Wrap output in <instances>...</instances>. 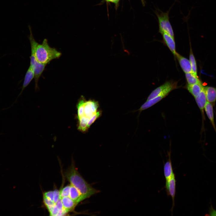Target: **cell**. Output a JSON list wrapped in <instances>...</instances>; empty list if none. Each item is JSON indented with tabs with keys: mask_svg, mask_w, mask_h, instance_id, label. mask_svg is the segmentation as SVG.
<instances>
[{
	"mask_svg": "<svg viewBox=\"0 0 216 216\" xmlns=\"http://www.w3.org/2000/svg\"><path fill=\"white\" fill-rule=\"evenodd\" d=\"M176 57L177 58L180 65L185 73H193L191 64L189 60L177 52Z\"/></svg>",
	"mask_w": 216,
	"mask_h": 216,
	"instance_id": "9c48e42d",
	"label": "cell"
},
{
	"mask_svg": "<svg viewBox=\"0 0 216 216\" xmlns=\"http://www.w3.org/2000/svg\"><path fill=\"white\" fill-rule=\"evenodd\" d=\"M189 59L191 66L192 72L195 75L197 76V68L196 62L195 57H194L193 54L191 46L190 51Z\"/></svg>",
	"mask_w": 216,
	"mask_h": 216,
	"instance_id": "7402d4cb",
	"label": "cell"
},
{
	"mask_svg": "<svg viewBox=\"0 0 216 216\" xmlns=\"http://www.w3.org/2000/svg\"><path fill=\"white\" fill-rule=\"evenodd\" d=\"M101 111L98 110L96 113L94 114L93 116L89 119L87 124V126L88 128L90 127L91 125L97 119L101 116Z\"/></svg>",
	"mask_w": 216,
	"mask_h": 216,
	"instance_id": "cb8c5ba5",
	"label": "cell"
},
{
	"mask_svg": "<svg viewBox=\"0 0 216 216\" xmlns=\"http://www.w3.org/2000/svg\"><path fill=\"white\" fill-rule=\"evenodd\" d=\"M43 196H45L53 202V191H49L44 193Z\"/></svg>",
	"mask_w": 216,
	"mask_h": 216,
	"instance_id": "484cf974",
	"label": "cell"
},
{
	"mask_svg": "<svg viewBox=\"0 0 216 216\" xmlns=\"http://www.w3.org/2000/svg\"><path fill=\"white\" fill-rule=\"evenodd\" d=\"M168 156V160L165 163L164 166V175L166 180L175 174L173 171L170 153L169 154Z\"/></svg>",
	"mask_w": 216,
	"mask_h": 216,
	"instance_id": "5bb4252c",
	"label": "cell"
},
{
	"mask_svg": "<svg viewBox=\"0 0 216 216\" xmlns=\"http://www.w3.org/2000/svg\"><path fill=\"white\" fill-rule=\"evenodd\" d=\"M86 100L84 97L82 96L77 104V118L84 116V108Z\"/></svg>",
	"mask_w": 216,
	"mask_h": 216,
	"instance_id": "d6986e66",
	"label": "cell"
},
{
	"mask_svg": "<svg viewBox=\"0 0 216 216\" xmlns=\"http://www.w3.org/2000/svg\"><path fill=\"white\" fill-rule=\"evenodd\" d=\"M77 119L78 121V129L82 132H86L89 129L87 124L89 119L85 116Z\"/></svg>",
	"mask_w": 216,
	"mask_h": 216,
	"instance_id": "ac0fdd59",
	"label": "cell"
},
{
	"mask_svg": "<svg viewBox=\"0 0 216 216\" xmlns=\"http://www.w3.org/2000/svg\"><path fill=\"white\" fill-rule=\"evenodd\" d=\"M29 40L31 47V55L30 56V66L32 68L34 73L35 89H38V82L41 74L45 69L46 64L39 62L37 60L34 54V48L38 42L34 37H30Z\"/></svg>",
	"mask_w": 216,
	"mask_h": 216,
	"instance_id": "3957f363",
	"label": "cell"
},
{
	"mask_svg": "<svg viewBox=\"0 0 216 216\" xmlns=\"http://www.w3.org/2000/svg\"><path fill=\"white\" fill-rule=\"evenodd\" d=\"M214 105L213 104L207 101L205 107V112L216 132V127L214 117Z\"/></svg>",
	"mask_w": 216,
	"mask_h": 216,
	"instance_id": "8fae6325",
	"label": "cell"
},
{
	"mask_svg": "<svg viewBox=\"0 0 216 216\" xmlns=\"http://www.w3.org/2000/svg\"><path fill=\"white\" fill-rule=\"evenodd\" d=\"M65 176L70 184L79 191L85 200L99 192L98 190L92 187L82 177L73 162L66 172Z\"/></svg>",
	"mask_w": 216,
	"mask_h": 216,
	"instance_id": "6da1fadb",
	"label": "cell"
},
{
	"mask_svg": "<svg viewBox=\"0 0 216 216\" xmlns=\"http://www.w3.org/2000/svg\"><path fill=\"white\" fill-rule=\"evenodd\" d=\"M170 10L164 12L157 10L155 13L158 20L159 32L161 34L164 33H167L174 38L173 28L169 20Z\"/></svg>",
	"mask_w": 216,
	"mask_h": 216,
	"instance_id": "277c9868",
	"label": "cell"
},
{
	"mask_svg": "<svg viewBox=\"0 0 216 216\" xmlns=\"http://www.w3.org/2000/svg\"><path fill=\"white\" fill-rule=\"evenodd\" d=\"M204 87L201 82L191 85L188 84L186 86L187 89L194 98L199 94Z\"/></svg>",
	"mask_w": 216,
	"mask_h": 216,
	"instance_id": "7c38bea8",
	"label": "cell"
},
{
	"mask_svg": "<svg viewBox=\"0 0 216 216\" xmlns=\"http://www.w3.org/2000/svg\"><path fill=\"white\" fill-rule=\"evenodd\" d=\"M61 198L63 207L68 212L74 210L78 204L69 196H65Z\"/></svg>",
	"mask_w": 216,
	"mask_h": 216,
	"instance_id": "2e32d148",
	"label": "cell"
},
{
	"mask_svg": "<svg viewBox=\"0 0 216 216\" xmlns=\"http://www.w3.org/2000/svg\"><path fill=\"white\" fill-rule=\"evenodd\" d=\"M176 183L175 175L170 178L166 180L165 188L167 195L170 196L172 200V206L171 211L172 214L174 207L175 205V198L176 193Z\"/></svg>",
	"mask_w": 216,
	"mask_h": 216,
	"instance_id": "5b68a950",
	"label": "cell"
},
{
	"mask_svg": "<svg viewBox=\"0 0 216 216\" xmlns=\"http://www.w3.org/2000/svg\"><path fill=\"white\" fill-rule=\"evenodd\" d=\"M43 201L44 204L47 209L49 213L52 210L55 204L45 196H43Z\"/></svg>",
	"mask_w": 216,
	"mask_h": 216,
	"instance_id": "603a6c76",
	"label": "cell"
},
{
	"mask_svg": "<svg viewBox=\"0 0 216 216\" xmlns=\"http://www.w3.org/2000/svg\"><path fill=\"white\" fill-rule=\"evenodd\" d=\"M185 76L188 84L191 85L201 82L198 76L193 73H186Z\"/></svg>",
	"mask_w": 216,
	"mask_h": 216,
	"instance_id": "ffe728a7",
	"label": "cell"
},
{
	"mask_svg": "<svg viewBox=\"0 0 216 216\" xmlns=\"http://www.w3.org/2000/svg\"><path fill=\"white\" fill-rule=\"evenodd\" d=\"M163 40L166 45L168 46L174 56H176V50L175 43L174 38L168 34L164 33L162 34Z\"/></svg>",
	"mask_w": 216,
	"mask_h": 216,
	"instance_id": "30bf717a",
	"label": "cell"
},
{
	"mask_svg": "<svg viewBox=\"0 0 216 216\" xmlns=\"http://www.w3.org/2000/svg\"><path fill=\"white\" fill-rule=\"evenodd\" d=\"M204 88L207 101L214 105L216 101V88L207 86Z\"/></svg>",
	"mask_w": 216,
	"mask_h": 216,
	"instance_id": "e0dca14e",
	"label": "cell"
},
{
	"mask_svg": "<svg viewBox=\"0 0 216 216\" xmlns=\"http://www.w3.org/2000/svg\"><path fill=\"white\" fill-rule=\"evenodd\" d=\"M84 116L89 119L93 116L94 114L92 112L90 105V100H86L84 108Z\"/></svg>",
	"mask_w": 216,
	"mask_h": 216,
	"instance_id": "44dd1931",
	"label": "cell"
},
{
	"mask_svg": "<svg viewBox=\"0 0 216 216\" xmlns=\"http://www.w3.org/2000/svg\"><path fill=\"white\" fill-rule=\"evenodd\" d=\"M143 6H145V5L146 2L145 0H140Z\"/></svg>",
	"mask_w": 216,
	"mask_h": 216,
	"instance_id": "f546056e",
	"label": "cell"
},
{
	"mask_svg": "<svg viewBox=\"0 0 216 216\" xmlns=\"http://www.w3.org/2000/svg\"><path fill=\"white\" fill-rule=\"evenodd\" d=\"M34 54L39 62L46 65L53 60L58 58L62 54L55 48L50 47L46 38L41 44H37L34 48Z\"/></svg>",
	"mask_w": 216,
	"mask_h": 216,
	"instance_id": "7a4b0ae2",
	"label": "cell"
},
{
	"mask_svg": "<svg viewBox=\"0 0 216 216\" xmlns=\"http://www.w3.org/2000/svg\"><path fill=\"white\" fill-rule=\"evenodd\" d=\"M208 212V215L209 216H216V210L213 208L212 204H211L209 208Z\"/></svg>",
	"mask_w": 216,
	"mask_h": 216,
	"instance_id": "83f0119b",
	"label": "cell"
},
{
	"mask_svg": "<svg viewBox=\"0 0 216 216\" xmlns=\"http://www.w3.org/2000/svg\"><path fill=\"white\" fill-rule=\"evenodd\" d=\"M106 0V1L107 2H109V0Z\"/></svg>",
	"mask_w": 216,
	"mask_h": 216,
	"instance_id": "4dcf8cb0",
	"label": "cell"
},
{
	"mask_svg": "<svg viewBox=\"0 0 216 216\" xmlns=\"http://www.w3.org/2000/svg\"><path fill=\"white\" fill-rule=\"evenodd\" d=\"M70 185H68L63 188L60 191V198L65 196H69Z\"/></svg>",
	"mask_w": 216,
	"mask_h": 216,
	"instance_id": "d4e9b609",
	"label": "cell"
},
{
	"mask_svg": "<svg viewBox=\"0 0 216 216\" xmlns=\"http://www.w3.org/2000/svg\"><path fill=\"white\" fill-rule=\"evenodd\" d=\"M53 202L55 204L60 198L59 191L55 189L53 191Z\"/></svg>",
	"mask_w": 216,
	"mask_h": 216,
	"instance_id": "4316f807",
	"label": "cell"
},
{
	"mask_svg": "<svg viewBox=\"0 0 216 216\" xmlns=\"http://www.w3.org/2000/svg\"><path fill=\"white\" fill-rule=\"evenodd\" d=\"M69 196L77 204L85 199L79 191L74 186L70 184Z\"/></svg>",
	"mask_w": 216,
	"mask_h": 216,
	"instance_id": "9a60e30c",
	"label": "cell"
},
{
	"mask_svg": "<svg viewBox=\"0 0 216 216\" xmlns=\"http://www.w3.org/2000/svg\"><path fill=\"white\" fill-rule=\"evenodd\" d=\"M120 0H109V2H110L114 3L116 5H117Z\"/></svg>",
	"mask_w": 216,
	"mask_h": 216,
	"instance_id": "f1b7e54d",
	"label": "cell"
},
{
	"mask_svg": "<svg viewBox=\"0 0 216 216\" xmlns=\"http://www.w3.org/2000/svg\"><path fill=\"white\" fill-rule=\"evenodd\" d=\"M178 88L177 82L168 81L154 90L148 96L146 101L148 100L158 96L165 91L169 89L173 90Z\"/></svg>",
	"mask_w": 216,
	"mask_h": 216,
	"instance_id": "8992f818",
	"label": "cell"
},
{
	"mask_svg": "<svg viewBox=\"0 0 216 216\" xmlns=\"http://www.w3.org/2000/svg\"><path fill=\"white\" fill-rule=\"evenodd\" d=\"M34 73L32 67L29 66L25 74L23 83L22 90L18 97L20 96L26 87L33 78H34Z\"/></svg>",
	"mask_w": 216,
	"mask_h": 216,
	"instance_id": "4fadbf2b",
	"label": "cell"
},
{
	"mask_svg": "<svg viewBox=\"0 0 216 216\" xmlns=\"http://www.w3.org/2000/svg\"><path fill=\"white\" fill-rule=\"evenodd\" d=\"M195 99L201 112L203 122L205 119L204 115L205 107L207 101L204 88L199 94L195 98Z\"/></svg>",
	"mask_w": 216,
	"mask_h": 216,
	"instance_id": "ba28073f",
	"label": "cell"
},
{
	"mask_svg": "<svg viewBox=\"0 0 216 216\" xmlns=\"http://www.w3.org/2000/svg\"><path fill=\"white\" fill-rule=\"evenodd\" d=\"M172 90V89H169L166 90L157 96L148 100L146 101L140 106L138 110L141 112L152 106L165 97Z\"/></svg>",
	"mask_w": 216,
	"mask_h": 216,
	"instance_id": "52a82bcc",
	"label": "cell"
}]
</instances>
